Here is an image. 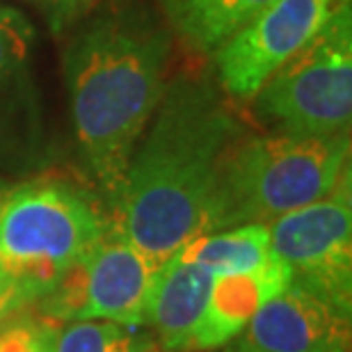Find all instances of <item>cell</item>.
<instances>
[{"label": "cell", "instance_id": "1", "mask_svg": "<svg viewBox=\"0 0 352 352\" xmlns=\"http://www.w3.org/2000/svg\"><path fill=\"white\" fill-rule=\"evenodd\" d=\"M241 135L208 82L174 80L126 172L115 206L124 236L163 265L183 245L210 234L222 160Z\"/></svg>", "mask_w": 352, "mask_h": 352}, {"label": "cell", "instance_id": "2", "mask_svg": "<svg viewBox=\"0 0 352 352\" xmlns=\"http://www.w3.org/2000/svg\"><path fill=\"white\" fill-rule=\"evenodd\" d=\"M167 55V32L138 7L94 19L67 48L65 78L76 142L112 206L165 94Z\"/></svg>", "mask_w": 352, "mask_h": 352}, {"label": "cell", "instance_id": "3", "mask_svg": "<svg viewBox=\"0 0 352 352\" xmlns=\"http://www.w3.org/2000/svg\"><path fill=\"white\" fill-rule=\"evenodd\" d=\"M350 135L238 138L217 176L210 234L277 217L322 199L350 170Z\"/></svg>", "mask_w": 352, "mask_h": 352}, {"label": "cell", "instance_id": "4", "mask_svg": "<svg viewBox=\"0 0 352 352\" xmlns=\"http://www.w3.org/2000/svg\"><path fill=\"white\" fill-rule=\"evenodd\" d=\"M105 229L94 204L65 181L14 186L0 220V281L16 307L46 298Z\"/></svg>", "mask_w": 352, "mask_h": 352}, {"label": "cell", "instance_id": "5", "mask_svg": "<svg viewBox=\"0 0 352 352\" xmlns=\"http://www.w3.org/2000/svg\"><path fill=\"white\" fill-rule=\"evenodd\" d=\"M258 119L293 138L350 135L352 16L334 14L311 44L279 67L254 94Z\"/></svg>", "mask_w": 352, "mask_h": 352}, {"label": "cell", "instance_id": "6", "mask_svg": "<svg viewBox=\"0 0 352 352\" xmlns=\"http://www.w3.org/2000/svg\"><path fill=\"white\" fill-rule=\"evenodd\" d=\"M160 265L138 250L117 222L41 298L44 314L60 320H108L149 327V307Z\"/></svg>", "mask_w": 352, "mask_h": 352}, {"label": "cell", "instance_id": "7", "mask_svg": "<svg viewBox=\"0 0 352 352\" xmlns=\"http://www.w3.org/2000/svg\"><path fill=\"white\" fill-rule=\"evenodd\" d=\"M272 254L291 284L339 311H352V186L350 170L322 199L265 224Z\"/></svg>", "mask_w": 352, "mask_h": 352}, {"label": "cell", "instance_id": "8", "mask_svg": "<svg viewBox=\"0 0 352 352\" xmlns=\"http://www.w3.org/2000/svg\"><path fill=\"white\" fill-rule=\"evenodd\" d=\"M350 0H272L215 51L224 91L250 101L293 55L309 46Z\"/></svg>", "mask_w": 352, "mask_h": 352}, {"label": "cell", "instance_id": "9", "mask_svg": "<svg viewBox=\"0 0 352 352\" xmlns=\"http://www.w3.org/2000/svg\"><path fill=\"white\" fill-rule=\"evenodd\" d=\"M236 339L238 352H350V316L288 284Z\"/></svg>", "mask_w": 352, "mask_h": 352}, {"label": "cell", "instance_id": "10", "mask_svg": "<svg viewBox=\"0 0 352 352\" xmlns=\"http://www.w3.org/2000/svg\"><path fill=\"white\" fill-rule=\"evenodd\" d=\"M34 25L0 0V153L16 151L37 133V87L32 76Z\"/></svg>", "mask_w": 352, "mask_h": 352}, {"label": "cell", "instance_id": "11", "mask_svg": "<svg viewBox=\"0 0 352 352\" xmlns=\"http://www.w3.org/2000/svg\"><path fill=\"white\" fill-rule=\"evenodd\" d=\"M288 284H291V272L277 256L254 272L217 277L199 325L192 334L190 350L213 352L227 348L248 327L258 309Z\"/></svg>", "mask_w": 352, "mask_h": 352}, {"label": "cell", "instance_id": "12", "mask_svg": "<svg viewBox=\"0 0 352 352\" xmlns=\"http://www.w3.org/2000/svg\"><path fill=\"white\" fill-rule=\"evenodd\" d=\"M215 274L181 248L160 265L149 307V327L170 352H188L206 309Z\"/></svg>", "mask_w": 352, "mask_h": 352}, {"label": "cell", "instance_id": "13", "mask_svg": "<svg viewBox=\"0 0 352 352\" xmlns=\"http://www.w3.org/2000/svg\"><path fill=\"white\" fill-rule=\"evenodd\" d=\"M176 28L199 51H217L272 0H165Z\"/></svg>", "mask_w": 352, "mask_h": 352}, {"label": "cell", "instance_id": "14", "mask_svg": "<svg viewBox=\"0 0 352 352\" xmlns=\"http://www.w3.org/2000/svg\"><path fill=\"white\" fill-rule=\"evenodd\" d=\"M183 248L201 265H206L215 279L224 274L254 272L274 258L265 224H243V227L215 231L195 238Z\"/></svg>", "mask_w": 352, "mask_h": 352}, {"label": "cell", "instance_id": "15", "mask_svg": "<svg viewBox=\"0 0 352 352\" xmlns=\"http://www.w3.org/2000/svg\"><path fill=\"white\" fill-rule=\"evenodd\" d=\"M117 322L78 320L58 332V352H170L156 336Z\"/></svg>", "mask_w": 352, "mask_h": 352}, {"label": "cell", "instance_id": "16", "mask_svg": "<svg viewBox=\"0 0 352 352\" xmlns=\"http://www.w3.org/2000/svg\"><path fill=\"white\" fill-rule=\"evenodd\" d=\"M0 352H58V329L41 320H14L0 325Z\"/></svg>", "mask_w": 352, "mask_h": 352}, {"label": "cell", "instance_id": "17", "mask_svg": "<svg viewBox=\"0 0 352 352\" xmlns=\"http://www.w3.org/2000/svg\"><path fill=\"white\" fill-rule=\"evenodd\" d=\"M46 14L48 23L55 30H62L65 25H69L72 21L80 19L87 10H91V5L96 0H30Z\"/></svg>", "mask_w": 352, "mask_h": 352}, {"label": "cell", "instance_id": "18", "mask_svg": "<svg viewBox=\"0 0 352 352\" xmlns=\"http://www.w3.org/2000/svg\"><path fill=\"white\" fill-rule=\"evenodd\" d=\"M14 311H19L16 302L12 300V295L7 293V288L3 286V281H0V325H3Z\"/></svg>", "mask_w": 352, "mask_h": 352}, {"label": "cell", "instance_id": "19", "mask_svg": "<svg viewBox=\"0 0 352 352\" xmlns=\"http://www.w3.org/2000/svg\"><path fill=\"white\" fill-rule=\"evenodd\" d=\"M12 183L10 181H5V179H0V220H3V210H5V204H7V197H10L12 192Z\"/></svg>", "mask_w": 352, "mask_h": 352}, {"label": "cell", "instance_id": "20", "mask_svg": "<svg viewBox=\"0 0 352 352\" xmlns=\"http://www.w3.org/2000/svg\"><path fill=\"white\" fill-rule=\"evenodd\" d=\"M215 352H238L236 348H220V350H215Z\"/></svg>", "mask_w": 352, "mask_h": 352}]
</instances>
